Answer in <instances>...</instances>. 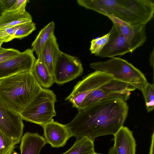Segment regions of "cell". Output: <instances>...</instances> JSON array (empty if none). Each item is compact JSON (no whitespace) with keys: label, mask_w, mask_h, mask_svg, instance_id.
<instances>
[{"label":"cell","mask_w":154,"mask_h":154,"mask_svg":"<svg viewBox=\"0 0 154 154\" xmlns=\"http://www.w3.org/2000/svg\"><path fill=\"white\" fill-rule=\"evenodd\" d=\"M78 110L73 119L65 125L66 127L76 139L86 137L94 142L98 137L113 135L123 126L128 106L123 99L112 98Z\"/></svg>","instance_id":"cell-1"},{"label":"cell","mask_w":154,"mask_h":154,"mask_svg":"<svg viewBox=\"0 0 154 154\" xmlns=\"http://www.w3.org/2000/svg\"><path fill=\"white\" fill-rule=\"evenodd\" d=\"M42 88L31 71L24 72L0 79V99L19 114Z\"/></svg>","instance_id":"cell-2"},{"label":"cell","mask_w":154,"mask_h":154,"mask_svg":"<svg viewBox=\"0 0 154 154\" xmlns=\"http://www.w3.org/2000/svg\"><path fill=\"white\" fill-rule=\"evenodd\" d=\"M90 67L95 70L112 75L115 80L131 85L141 91L148 83L144 74L126 60L113 57L105 61L92 63Z\"/></svg>","instance_id":"cell-3"},{"label":"cell","mask_w":154,"mask_h":154,"mask_svg":"<svg viewBox=\"0 0 154 154\" xmlns=\"http://www.w3.org/2000/svg\"><path fill=\"white\" fill-rule=\"evenodd\" d=\"M56 101L53 91L42 88L19 114L23 120L43 127L54 121L53 118L56 115Z\"/></svg>","instance_id":"cell-4"},{"label":"cell","mask_w":154,"mask_h":154,"mask_svg":"<svg viewBox=\"0 0 154 154\" xmlns=\"http://www.w3.org/2000/svg\"><path fill=\"white\" fill-rule=\"evenodd\" d=\"M154 13L153 0H122L117 11L107 17L131 25H146L153 17Z\"/></svg>","instance_id":"cell-5"},{"label":"cell","mask_w":154,"mask_h":154,"mask_svg":"<svg viewBox=\"0 0 154 154\" xmlns=\"http://www.w3.org/2000/svg\"><path fill=\"white\" fill-rule=\"evenodd\" d=\"M113 79L112 75L110 74L95 70L78 82L65 100L69 101L72 103L73 107L78 109L88 95Z\"/></svg>","instance_id":"cell-6"},{"label":"cell","mask_w":154,"mask_h":154,"mask_svg":"<svg viewBox=\"0 0 154 154\" xmlns=\"http://www.w3.org/2000/svg\"><path fill=\"white\" fill-rule=\"evenodd\" d=\"M136 89L130 84L113 79L88 95L78 109L86 107L101 100L109 98H119L126 101L130 99L131 92Z\"/></svg>","instance_id":"cell-7"},{"label":"cell","mask_w":154,"mask_h":154,"mask_svg":"<svg viewBox=\"0 0 154 154\" xmlns=\"http://www.w3.org/2000/svg\"><path fill=\"white\" fill-rule=\"evenodd\" d=\"M83 71L82 64L77 57L61 51L54 69V83L64 84L80 76Z\"/></svg>","instance_id":"cell-8"},{"label":"cell","mask_w":154,"mask_h":154,"mask_svg":"<svg viewBox=\"0 0 154 154\" xmlns=\"http://www.w3.org/2000/svg\"><path fill=\"white\" fill-rule=\"evenodd\" d=\"M31 49H28L11 58L0 63V79L31 71L36 59Z\"/></svg>","instance_id":"cell-9"},{"label":"cell","mask_w":154,"mask_h":154,"mask_svg":"<svg viewBox=\"0 0 154 154\" xmlns=\"http://www.w3.org/2000/svg\"><path fill=\"white\" fill-rule=\"evenodd\" d=\"M24 127L20 114L7 106L0 99V131L9 137L20 141Z\"/></svg>","instance_id":"cell-10"},{"label":"cell","mask_w":154,"mask_h":154,"mask_svg":"<svg viewBox=\"0 0 154 154\" xmlns=\"http://www.w3.org/2000/svg\"><path fill=\"white\" fill-rule=\"evenodd\" d=\"M113 23L109 32L110 34L108 42L96 56L101 58H112L133 52L130 42L122 33L117 25Z\"/></svg>","instance_id":"cell-11"},{"label":"cell","mask_w":154,"mask_h":154,"mask_svg":"<svg viewBox=\"0 0 154 154\" xmlns=\"http://www.w3.org/2000/svg\"><path fill=\"white\" fill-rule=\"evenodd\" d=\"M46 143L54 148L64 146L72 137L65 125L52 121L42 127Z\"/></svg>","instance_id":"cell-12"},{"label":"cell","mask_w":154,"mask_h":154,"mask_svg":"<svg viewBox=\"0 0 154 154\" xmlns=\"http://www.w3.org/2000/svg\"><path fill=\"white\" fill-rule=\"evenodd\" d=\"M113 23L118 26L123 35L130 43L134 51L141 46L146 41V25L140 24L131 25L127 24L111 16L108 17Z\"/></svg>","instance_id":"cell-13"},{"label":"cell","mask_w":154,"mask_h":154,"mask_svg":"<svg viewBox=\"0 0 154 154\" xmlns=\"http://www.w3.org/2000/svg\"><path fill=\"white\" fill-rule=\"evenodd\" d=\"M113 135L115 154H136V142L128 128L123 126Z\"/></svg>","instance_id":"cell-14"},{"label":"cell","mask_w":154,"mask_h":154,"mask_svg":"<svg viewBox=\"0 0 154 154\" xmlns=\"http://www.w3.org/2000/svg\"><path fill=\"white\" fill-rule=\"evenodd\" d=\"M61 52L54 33L43 47L37 60L42 63L53 75L56 63Z\"/></svg>","instance_id":"cell-15"},{"label":"cell","mask_w":154,"mask_h":154,"mask_svg":"<svg viewBox=\"0 0 154 154\" xmlns=\"http://www.w3.org/2000/svg\"><path fill=\"white\" fill-rule=\"evenodd\" d=\"M77 2L80 6L107 16L117 10L121 0H78Z\"/></svg>","instance_id":"cell-16"},{"label":"cell","mask_w":154,"mask_h":154,"mask_svg":"<svg viewBox=\"0 0 154 154\" xmlns=\"http://www.w3.org/2000/svg\"><path fill=\"white\" fill-rule=\"evenodd\" d=\"M21 154H39L46 144L44 138L38 133L27 132L21 139Z\"/></svg>","instance_id":"cell-17"},{"label":"cell","mask_w":154,"mask_h":154,"mask_svg":"<svg viewBox=\"0 0 154 154\" xmlns=\"http://www.w3.org/2000/svg\"><path fill=\"white\" fill-rule=\"evenodd\" d=\"M31 21V16L25 9L5 11L0 17V29Z\"/></svg>","instance_id":"cell-18"},{"label":"cell","mask_w":154,"mask_h":154,"mask_svg":"<svg viewBox=\"0 0 154 154\" xmlns=\"http://www.w3.org/2000/svg\"><path fill=\"white\" fill-rule=\"evenodd\" d=\"M31 71L42 88H49L54 83L53 75L42 63L37 59Z\"/></svg>","instance_id":"cell-19"},{"label":"cell","mask_w":154,"mask_h":154,"mask_svg":"<svg viewBox=\"0 0 154 154\" xmlns=\"http://www.w3.org/2000/svg\"><path fill=\"white\" fill-rule=\"evenodd\" d=\"M55 25L54 21H51L42 29L39 32L35 39L32 42L31 47L33 52L38 56L44 45L51 35L54 33Z\"/></svg>","instance_id":"cell-20"},{"label":"cell","mask_w":154,"mask_h":154,"mask_svg":"<svg viewBox=\"0 0 154 154\" xmlns=\"http://www.w3.org/2000/svg\"><path fill=\"white\" fill-rule=\"evenodd\" d=\"M95 152L94 141L83 137L76 139L71 148L62 154H93Z\"/></svg>","instance_id":"cell-21"},{"label":"cell","mask_w":154,"mask_h":154,"mask_svg":"<svg viewBox=\"0 0 154 154\" xmlns=\"http://www.w3.org/2000/svg\"><path fill=\"white\" fill-rule=\"evenodd\" d=\"M20 141L11 138L0 131V154H11Z\"/></svg>","instance_id":"cell-22"},{"label":"cell","mask_w":154,"mask_h":154,"mask_svg":"<svg viewBox=\"0 0 154 154\" xmlns=\"http://www.w3.org/2000/svg\"><path fill=\"white\" fill-rule=\"evenodd\" d=\"M144 98L146 108L148 112L154 108V85L148 82L141 90Z\"/></svg>","instance_id":"cell-23"},{"label":"cell","mask_w":154,"mask_h":154,"mask_svg":"<svg viewBox=\"0 0 154 154\" xmlns=\"http://www.w3.org/2000/svg\"><path fill=\"white\" fill-rule=\"evenodd\" d=\"M109 32L97 39H94L91 42L90 50L91 54L96 56L107 44L109 39Z\"/></svg>","instance_id":"cell-24"},{"label":"cell","mask_w":154,"mask_h":154,"mask_svg":"<svg viewBox=\"0 0 154 154\" xmlns=\"http://www.w3.org/2000/svg\"><path fill=\"white\" fill-rule=\"evenodd\" d=\"M35 24L32 21L21 24L16 30L14 38L22 39L31 34L36 29Z\"/></svg>","instance_id":"cell-25"},{"label":"cell","mask_w":154,"mask_h":154,"mask_svg":"<svg viewBox=\"0 0 154 154\" xmlns=\"http://www.w3.org/2000/svg\"><path fill=\"white\" fill-rule=\"evenodd\" d=\"M20 25L0 29V39L6 42L14 39L15 32Z\"/></svg>","instance_id":"cell-26"},{"label":"cell","mask_w":154,"mask_h":154,"mask_svg":"<svg viewBox=\"0 0 154 154\" xmlns=\"http://www.w3.org/2000/svg\"><path fill=\"white\" fill-rule=\"evenodd\" d=\"M20 52L13 48H5L0 47V63L17 56Z\"/></svg>","instance_id":"cell-27"},{"label":"cell","mask_w":154,"mask_h":154,"mask_svg":"<svg viewBox=\"0 0 154 154\" xmlns=\"http://www.w3.org/2000/svg\"><path fill=\"white\" fill-rule=\"evenodd\" d=\"M29 2L28 0H17L14 5L8 11H14L20 9H25L26 4Z\"/></svg>","instance_id":"cell-28"},{"label":"cell","mask_w":154,"mask_h":154,"mask_svg":"<svg viewBox=\"0 0 154 154\" xmlns=\"http://www.w3.org/2000/svg\"><path fill=\"white\" fill-rule=\"evenodd\" d=\"M17 0H1L5 11L11 9L15 4Z\"/></svg>","instance_id":"cell-29"},{"label":"cell","mask_w":154,"mask_h":154,"mask_svg":"<svg viewBox=\"0 0 154 154\" xmlns=\"http://www.w3.org/2000/svg\"><path fill=\"white\" fill-rule=\"evenodd\" d=\"M154 133L153 132L151 136V142L149 154H153L154 153Z\"/></svg>","instance_id":"cell-30"},{"label":"cell","mask_w":154,"mask_h":154,"mask_svg":"<svg viewBox=\"0 0 154 154\" xmlns=\"http://www.w3.org/2000/svg\"><path fill=\"white\" fill-rule=\"evenodd\" d=\"M154 48H153L152 51L150 54V57L149 59L150 64V66L153 67V69H154Z\"/></svg>","instance_id":"cell-31"},{"label":"cell","mask_w":154,"mask_h":154,"mask_svg":"<svg viewBox=\"0 0 154 154\" xmlns=\"http://www.w3.org/2000/svg\"><path fill=\"white\" fill-rule=\"evenodd\" d=\"M5 11V9L0 0V17Z\"/></svg>","instance_id":"cell-32"},{"label":"cell","mask_w":154,"mask_h":154,"mask_svg":"<svg viewBox=\"0 0 154 154\" xmlns=\"http://www.w3.org/2000/svg\"><path fill=\"white\" fill-rule=\"evenodd\" d=\"M108 154H115L112 146L109 149Z\"/></svg>","instance_id":"cell-33"},{"label":"cell","mask_w":154,"mask_h":154,"mask_svg":"<svg viewBox=\"0 0 154 154\" xmlns=\"http://www.w3.org/2000/svg\"><path fill=\"white\" fill-rule=\"evenodd\" d=\"M3 42L2 40L0 39V47H1V46Z\"/></svg>","instance_id":"cell-34"},{"label":"cell","mask_w":154,"mask_h":154,"mask_svg":"<svg viewBox=\"0 0 154 154\" xmlns=\"http://www.w3.org/2000/svg\"><path fill=\"white\" fill-rule=\"evenodd\" d=\"M13 154H18L16 152H15L13 153Z\"/></svg>","instance_id":"cell-35"},{"label":"cell","mask_w":154,"mask_h":154,"mask_svg":"<svg viewBox=\"0 0 154 154\" xmlns=\"http://www.w3.org/2000/svg\"><path fill=\"white\" fill-rule=\"evenodd\" d=\"M100 154V153H97L96 152H95V153H94V154Z\"/></svg>","instance_id":"cell-36"}]
</instances>
